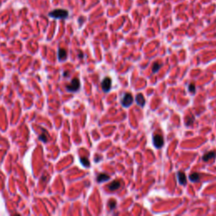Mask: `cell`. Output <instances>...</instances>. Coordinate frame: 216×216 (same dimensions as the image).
<instances>
[{
  "instance_id": "obj_14",
  "label": "cell",
  "mask_w": 216,
  "mask_h": 216,
  "mask_svg": "<svg viewBox=\"0 0 216 216\" xmlns=\"http://www.w3.org/2000/svg\"><path fill=\"white\" fill-rule=\"evenodd\" d=\"M193 122H194V117L192 116H187L185 117V124L187 127L193 124Z\"/></svg>"
},
{
  "instance_id": "obj_8",
  "label": "cell",
  "mask_w": 216,
  "mask_h": 216,
  "mask_svg": "<svg viewBox=\"0 0 216 216\" xmlns=\"http://www.w3.org/2000/svg\"><path fill=\"white\" fill-rule=\"evenodd\" d=\"M110 180V176L107 174H105V173H100L98 175L97 178H96V181L97 183H101L103 182H107Z\"/></svg>"
},
{
  "instance_id": "obj_12",
  "label": "cell",
  "mask_w": 216,
  "mask_h": 216,
  "mask_svg": "<svg viewBox=\"0 0 216 216\" xmlns=\"http://www.w3.org/2000/svg\"><path fill=\"white\" fill-rule=\"evenodd\" d=\"M200 176L199 173L197 172H193V173H191L190 176H189V180L191 181L192 183H197L199 180Z\"/></svg>"
},
{
  "instance_id": "obj_2",
  "label": "cell",
  "mask_w": 216,
  "mask_h": 216,
  "mask_svg": "<svg viewBox=\"0 0 216 216\" xmlns=\"http://www.w3.org/2000/svg\"><path fill=\"white\" fill-rule=\"evenodd\" d=\"M66 88L69 92L78 91L79 90V88H80V82H79V79H77V78L74 79L71 81V83L67 85Z\"/></svg>"
},
{
  "instance_id": "obj_1",
  "label": "cell",
  "mask_w": 216,
  "mask_h": 216,
  "mask_svg": "<svg viewBox=\"0 0 216 216\" xmlns=\"http://www.w3.org/2000/svg\"><path fill=\"white\" fill-rule=\"evenodd\" d=\"M48 15L52 18H54V19H58V20H63V19H66L68 16V12L66 9H63V8H57V9H54L52 10V12H50L48 14Z\"/></svg>"
},
{
  "instance_id": "obj_10",
  "label": "cell",
  "mask_w": 216,
  "mask_h": 216,
  "mask_svg": "<svg viewBox=\"0 0 216 216\" xmlns=\"http://www.w3.org/2000/svg\"><path fill=\"white\" fill-rule=\"evenodd\" d=\"M120 187V183L118 181H113L111 184L108 185V189L110 191H116Z\"/></svg>"
},
{
  "instance_id": "obj_16",
  "label": "cell",
  "mask_w": 216,
  "mask_h": 216,
  "mask_svg": "<svg viewBox=\"0 0 216 216\" xmlns=\"http://www.w3.org/2000/svg\"><path fill=\"white\" fill-rule=\"evenodd\" d=\"M188 91L189 92H191L192 94H195L196 92V86H195V84L191 83L188 85Z\"/></svg>"
},
{
  "instance_id": "obj_5",
  "label": "cell",
  "mask_w": 216,
  "mask_h": 216,
  "mask_svg": "<svg viewBox=\"0 0 216 216\" xmlns=\"http://www.w3.org/2000/svg\"><path fill=\"white\" fill-rule=\"evenodd\" d=\"M111 80L109 77H106L103 79L102 82H101V88L103 90V91L109 92L111 90Z\"/></svg>"
},
{
  "instance_id": "obj_7",
  "label": "cell",
  "mask_w": 216,
  "mask_h": 216,
  "mask_svg": "<svg viewBox=\"0 0 216 216\" xmlns=\"http://www.w3.org/2000/svg\"><path fill=\"white\" fill-rule=\"evenodd\" d=\"M177 179L178 182L181 185L185 186L187 184V178H186V175L183 171H178L177 172Z\"/></svg>"
},
{
  "instance_id": "obj_18",
  "label": "cell",
  "mask_w": 216,
  "mask_h": 216,
  "mask_svg": "<svg viewBox=\"0 0 216 216\" xmlns=\"http://www.w3.org/2000/svg\"><path fill=\"white\" fill-rule=\"evenodd\" d=\"M101 159H102V157H101V156H96V157H95V162H97V161H100Z\"/></svg>"
},
{
  "instance_id": "obj_6",
  "label": "cell",
  "mask_w": 216,
  "mask_h": 216,
  "mask_svg": "<svg viewBox=\"0 0 216 216\" xmlns=\"http://www.w3.org/2000/svg\"><path fill=\"white\" fill-rule=\"evenodd\" d=\"M216 157V151L215 150H212V151H209L208 153L204 154L203 155V160L205 161V162H208V160H212V159H215Z\"/></svg>"
},
{
  "instance_id": "obj_11",
  "label": "cell",
  "mask_w": 216,
  "mask_h": 216,
  "mask_svg": "<svg viewBox=\"0 0 216 216\" xmlns=\"http://www.w3.org/2000/svg\"><path fill=\"white\" fill-rule=\"evenodd\" d=\"M67 58V52L65 49L60 48L58 50V59L60 61H64Z\"/></svg>"
},
{
  "instance_id": "obj_9",
  "label": "cell",
  "mask_w": 216,
  "mask_h": 216,
  "mask_svg": "<svg viewBox=\"0 0 216 216\" xmlns=\"http://www.w3.org/2000/svg\"><path fill=\"white\" fill-rule=\"evenodd\" d=\"M136 102H137V104L139 107H144V105H145V99H144V95L142 94L137 95V96H136Z\"/></svg>"
},
{
  "instance_id": "obj_4",
  "label": "cell",
  "mask_w": 216,
  "mask_h": 216,
  "mask_svg": "<svg viewBox=\"0 0 216 216\" xmlns=\"http://www.w3.org/2000/svg\"><path fill=\"white\" fill-rule=\"evenodd\" d=\"M133 101V95L130 94V93H127L125 94L123 98L122 99V105L124 107H129Z\"/></svg>"
},
{
  "instance_id": "obj_13",
  "label": "cell",
  "mask_w": 216,
  "mask_h": 216,
  "mask_svg": "<svg viewBox=\"0 0 216 216\" xmlns=\"http://www.w3.org/2000/svg\"><path fill=\"white\" fill-rule=\"evenodd\" d=\"M161 67H162V63H159L158 62L154 63V64H153V66H152V72H153V74L157 73L159 70L160 69Z\"/></svg>"
},
{
  "instance_id": "obj_17",
  "label": "cell",
  "mask_w": 216,
  "mask_h": 216,
  "mask_svg": "<svg viewBox=\"0 0 216 216\" xmlns=\"http://www.w3.org/2000/svg\"><path fill=\"white\" fill-rule=\"evenodd\" d=\"M108 205H109V208H110L111 210H113L114 208H116V203L114 200H110L109 203H108Z\"/></svg>"
},
{
  "instance_id": "obj_15",
  "label": "cell",
  "mask_w": 216,
  "mask_h": 216,
  "mask_svg": "<svg viewBox=\"0 0 216 216\" xmlns=\"http://www.w3.org/2000/svg\"><path fill=\"white\" fill-rule=\"evenodd\" d=\"M80 163H81V164H82L84 167H90V166H91L89 160H88L87 158H85V157H82V158H80Z\"/></svg>"
},
{
  "instance_id": "obj_3",
  "label": "cell",
  "mask_w": 216,
  "mask_h": 216,
  "mask_svg": "<svg viewBox=\"0 0 216 216\" xmlns=\"http://www.w3.org/2000/svg\"><path fill=\"white\" fill-rule=\"evenodd\" d=\"M153 144H154V146L156 148V149H160L163 147L164 145V138L160 135V134H156L153 137Z\"/></svg>"
}]
</instances>
